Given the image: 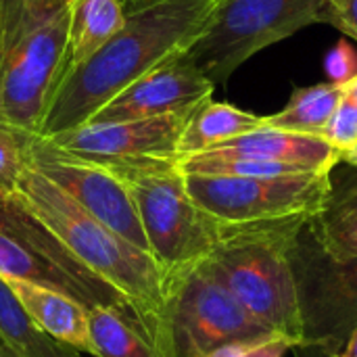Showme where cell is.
Instances as JSON below:
<instances>
[{
  "label": "cell",
  "mask_w": 357,
  "mask_h": 357,
  "mask_svg": "<svg viewBox=\"0 0 357 357\" xmlns=\"http://www.w3.org/2000/svg\"><path fill=\"white\" fill-rule=\"evenodd\" d=\"M341 96L343 86L331 82L295 88L284 109L274 115H266V128L324 138Z\"/></svg>",
  "instance_id": "cell-20"
},
{
  "label": "cell",
  "mask_w": 357,
  "mask_h": 357,
  "mask_svg": "<svg viewBox=\"0 0 357 357\" xmlns=\"http://www.w3.org/2000/svg\"><path fill=\"white\" fill-rule=\"evenodd\" d=\"M190 199L224 224L276 222L316 215L331 190L328 174L268 178L184 174Z\"/></svg>",
  "instance_id": "cell-10"
},
{
  "label": "cell",
  "mask_w": 357,
  "mask_h": 357,
  "mask_svg": "<svg viewBox=\"0 0 357 357\" xmlns=\"http://www.w3.org/2000/svg\"><path fill=\"white\" fill-rule=\"evenodd\" d=\"M333 357H357V328L351 333L347 343L341 347V351H337Z\"/></svg>",
  "instance_id": "cell-27"
},
{
  "label": "cell",
  "mask_w": 357,
  "mask_h": 357,
  "mask_svg": "<svg viewBox=\"0 0 357 357\" xmlns=\"http://www.w3.org/2000/svg\"><path fill=\"white\" fill-rule=\"evenodd\" d=\"M4 280V278H2ZM29 318L50 337L61 343H67L88 356L96 357L90 326H88V310L65 293L25 282V280H4Z\"/></svg>",
  "instance_id": "cell-15"
},
{
  "label": "cell",
  "mask_w": 357,
  "mask_h": 357,
  "mask_svg": "<svg viewBox=\"0 0 357 357\" xmlns=\"http://www.w3.org/2000/svg\"><path fill=\"white\" fill-rule=\"evenodd\" d=\"M192 111L132 121L84 123L46 140L67 155L105 167L178 159V142Z\"/></svg>",
  "instance_id": "cell-12"
},
{
  "label": "cell",
  "mask_w": 357,
  "mask_h": 357,
  "mask_svg": "<svg viewBox=\"0 0 357 357\" xmlns=\"http://www.w3.org/2000/svg\"><path fill=\"white\" fill-rule=\"evenodd\" d=\"M343 172L341 180L331 176V190L322 209L310 220V228L333 259L357 257V167Z\"/></svg>",
  "instance_id": "cell-16"
},
{
  "label": "cell",
  "mask_w": 357,
  "mask_h": 357,
  "mask_svg": "<svg viewBox=\"0 0 357 357\" xmlns=\"http://www.w3.org/2000/svg\"><path fill=\"white\" fill-rule=\"evenodd\" d=\"M266 126V115L238 109L228 102H213L211 98L199 105L186 121L178 142V159L211 151L232 138L255 132Z\"/></svg>",
  "instance_id": "cell-17"
},
{
  "label": "cell",
  "mask_w": 357,
  "mask_h": 357,
  "mask_svg": "<svg viewBox=\"0 0 357 357\" xmlns=\"http://www.w3.org/2000/svg\"><path fill=\"white\" fill-rule=\"evenodd\" d=\"M126 23L119 0H69L67 73L88 63Z\"/></svg>",
  "instance_id": "cell-18"
},
{
  "label": "cell",
  "mask_w": 357,
  "mask_h": 357,
  "mask_svg": "<svg viewBox=\"0 0 357 357\" xmlns=\"http://www.w3.org/2000/svg\"><path fill=\"white\" fill-rule=\"evenodd\" d=\"M324 140L339 151L357 142V96L347 86H343V96L324 132Z\"/></svg>",
  "instance_id": "cell-23"
},
{
  "label": "cell",
  "mask_w": 357,
  "mask_h": 357,
  "mask_svg": "<svg viewBox=\"0 0 357 357\" xmlns=\"http://www.w3.org/2000/svg\"><path fill=\"white\" fill-rule=\"evenodd\" d=\"M15 195L90 272L128 299L142 335L155 345L167 293L155 259L82 209L27 161Z\"/></svg>",
  "instance_id": "cell-2"
},
{
  "label": "cell",
  "mask_w": 357,
  "mask_h": 357,
  "mask_svg": "<svg viewBox=\"0 0 357 357\" xmlns=\"http://www.w3.org/2000/svg\"><path fill=\"white\" fill-rule=\"evenodd\" d=\"M222 0H155L126 10L119 33L59 86L40 138L88 123L123 88L163 61L182 54L211 23Z\"/></svg>",
  "instance_id": "cell-1"
},
{
  "label": "cell",
  "mask_w": 357,
  "mask_h": 357,
  "mask_svg": "<svg viewBox=\"0 0 357 357\" xmlns=\"http://www.w3.org/2000/svg\"><path fill=\"white\" fill-rule=\"evenodd\" d=\"M326 0H222L203 36L184 52L213 84L232 73L264 48L322 23Z\"/></svg>",
  "instance_id": "cell-8"
},
{
  "label": "cell",
  "mask_w": 357,
  "mask_h": 357,
  "mask_svg": "<svg viewBox=\"0 0 357 357\" xmlns=\"http://www.w3.org/2000/svg\"><path fill=\"white\" fill-rule=\"evenodd\" d=\"M27 163L98 222L149 253L134 199L113 169L67 155L40 136H33L27 144Z\"/></svg>",
  "instance_id": "cell-11"
},
{
  "label": "cell",
  "mask_w": 357,
  "mask_h": 357,
  "mask_svg": "<svg viewBox=\"0 0 357 357\" xmlns=\"http://www.w3.org/2000/svg\"><path fill=\"white\" fill-rule=\"evenodd\" d=\"M0 343L19 357H92L44 333L0 278Z\"/></svg>",
  "instance_id": "cell-19"
},
{
  "label": "cell",
  "mask_w": 357,
  "mask_h": 357,
  "mask_svg": "<svg viewBox=\"0 0 357 357\" xmlns=\"http://www.w3.org/2000/svg\"><path fill=\"white\" fill-rule=\"evenodd\" d=\"M213 90L215 86L182 52L123 88L88 123L132 121L192 111L209 100Z\"/></svg>",
  "instance_id": "cell-13"
},
{
  "label": "cell",
  "mask_w": 357,
  "mask_h": 357,
  "mask_svg": "<svg viewBox=\"0 0 357 357\" xmlns=\"http://www.w3.org/2000/svg\"><path fill=\"white\" fill-rule=\"evenodd\" d=\"M270 335L201 264L167 278L155 337L163 357H211L226 345Z\"/></svg>",
  "instance_id": "cell-7"
},
{
  "label": "cell",
  "mask_w": 357,
  "mask_h": 357,
  "mask_svg": "<svg viewBox=\"0 0 357 357\" xmlns=\"http://www.w3.org/2000/svg\"><path fill=\"white\" fill-rule=\"evenodd\" d=\"M205 153L220 157L255 159L266 163H284L312 174H328L341 163V151L328 140L266 126L255 132L232 138Z\"/></svg>",
  "instance_id": "cell-14"
},
{
  "label": "cell",
  "mask_w": 357,
  "mask_h": 357,
  "mask_svg": "<svg viewBox=\"0 0 357 357\" xmlns=\"http://www.w3.org/2000/svg\"><path fill=\"white\" fill-rule=\"evenodd\" d=\"M322 23L341 29L345 36L357 42V0H326Z\"/></svg>",
  "instance_id": "cell-26"
},
{
  "label": "cell",
  "mask_w": 357,
  "mask_h": 357,
  "mask_svg": "<svg viewBox=\"0 0 357 357\" xmlns=\"http://www.w3.org/2000/svg\"><path fill=\"white\" fill-rule=\"evenodd\" d=\"M0 357H19V356H17L13 349H8L6 345H2V343H0Z\"/></svg>",
  "instance_id": "cell-30"
},
{
  "label": "cell",
  "mask_w": 357,
  "mask_h": 357,
  "mask_svg": "<svg viewBox=\"0 0 357 357\" xmlns=\"http://www.w3.org/2000/svg\"><path fill=\"white\" fill-rule=\"evenodd\" d=\"M0 278L25 280L65 293L86 310H117L138 326L128 299L90 272L17 195L0 201Z\"/></svg>",
  "instance_id": "cell-6"
},
{
  "label": "cell",
  "mask_w": 357,
  "mask_h": 357,
  "mask_svg": "<svg viewBox=\"0 0 357 357\" xmlns=\"http://www.w3.org/2000/svg\"><path fill=\"white\" fill-rule=\"evenodd\" d=\"M119 2L123 4L126 10H132L136 6H142V4H149V2H155V0H119Z\"/></svg>",
  "instance_id": "cell-29"
},
{
  "label": "cell",
  "mask_w": 357,
  "mask_h": 357,
  "mask_svg": "<svg viewBox=\"0 0 357 357\" xmlns=\"http://www.w3.org/2000/svg\"><path fill=\"white\" fill-rule=\"evenodd\" d=\"M293 347V343L280 335H270L255 341L245 343H232L222 349H218L211 357H284L287 351Z\"/></svg>",
  "instance_id": "cell-24"
},
{
  "label": "cell",
  "mask_w": 357,
  "mask_h": 357,
  "mask_svg": "<svg viewBox=\"0 0 357 357\" xmlns=\"http://www.w3.org/2000/svg\"><path fill=\"white\" fill-rule=\"evenodd\" d=\"M312 218L226 224L220 245L201 261L259 324L293 347L303 345V322L291 251Z\"/></svg>",
  "instance_id": "cell-4"
},
{
  "label": "cell",
  "mask_w": 357,
  "mask_h": 357,
  "mask_svg": "<svg viewBox=\"0 0 357 357\" xmlns=\"http://www.w3.org/2000/svg\"><path fill=\"white\" fill-rule=\"evenodd\" d=\"M303 322V345L333 357L357 328V257L333 259L316 241L310 222L291 251Z\"/></svg>",
  "instance_id": "cell-9"
},
{
  "label": "cell",
  "mask_w": 357,
  "mask_h": 357,
  "mask_svg": "<svg viewBox=\"0 0 357 357\" xmlns=\"http://www.w3.org/2000/svg\"><path fill=\"white\" fill-rule=\"evenodd\" d=\"M31 138L33 136L0 128V201L17 192V184L27 161V144Z\"/></svg>",
  "instance_id": "cell-22"
},
{
  "label": "cell",
  "mask_w": 357,
  "mask_h": 357,
  "mask_svg": "<svg viewBox=\"0 0 357 357\" xmlns=\"http://www.w3.org/2000/svg\"><path fill=\"white\" fill-rule=\"evenodd\" d=\"M69 0H0V128L40 136L67 75Z\"/></svg>",
  "instance_id": "cell-3"
},
{
  "label": "cell",
  "mask_w": 357,
  "mask_h": 357,
  "mask_svg": "<svg viewBox=\"0 0 357 357\" xmlns=\"http://www.w3.org/2000/svg\"><path fill=\"white\" fill-rule=\"evenodd\" d=\"M345 86H347V88H349V90H351V92L357 96V75L351 79V82H349V84H345Z\"/></svg>",
  "instance_id": "cell-31"
},
{
  "label": "cell",
  "mask_w": 357,
  "mask_h": 357,
  "mask_svg": "<svg viewBox=\"0 0 357 357\" xmlns=\"http://www.w3.org/2000/svg\"><path fill=\"white\" fill-rule=\"evenodd\" d=\"M341 163H345L349 167H357V142L341 151Z\"/></svg>",
  "instance_id": "cell-28"
},
{
  "label": "cell",
  "mask_w": 357,
  "mask_h": 357,
  "mask_svg": "<svg viewBox=\"0 0 357 357\" xmlns=\"http://www.w3.org/2000/svg\"><path fill=\"white\" fill-rule=\"evenodd\" d=\"M88 326L96 357H163L140 328L117 310H88Z\"/></svg>",
  "instance_id": "cell-21"
},
{
  "label": "cell",
  "mask_w": 357,
  "mask_h": 357,
  "mask_svg": "<svg viewBox=\"0 0 357 357\" xmlns=\"http://www.w3.org/2000/svg\"><path fill=\"white\" fill-rule=\"evenodd\" d=\"M109 169L126 182L149 253L165 280L199 266L220 245L226 224L190 199L178 159H155Z\"/></svg>",
  "instance_id": "cell-5"
},
{
  "label": "cell",
  "mask_w": 357,
  "mask_h": 357,
  "mask_svg": "<svg viewBox=\"0 0 357 357\" xmlns=\"http://www.w3.org/2000/svg\"><path fill=\"white\" fill-rule=\"evenodd\" d=\"M324 71L331 84L345 86L357 75V50L347 42L339 40L324 61Z\"/></svg>",
  "instance_id": "cell-25"
}]
</instances>
